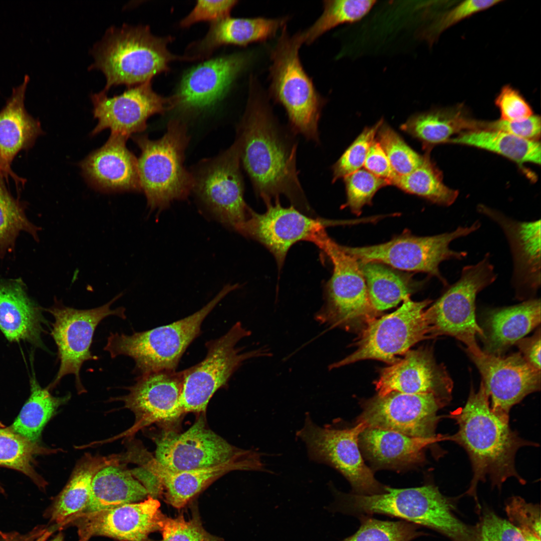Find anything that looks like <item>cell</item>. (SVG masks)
Instances as JSON below:
<instances>
[{
  "label": "cell",
  "instance_id": "obj_1",
  "mask_svg": "<svg viewBox=\"0 0 541 541\" xmlns=\"http://www.w3.org/2000/svg\"><path fill=\"white\" fill-rule=\"evenodd\" d=\"M237 137L240 162L256 195L265 204L283 195L293 206L313 216L298 178L297 144L282 131L255 80Z\"/></svg>",
  "mask_w": 541,
  "mask_h": 541
},
{
  "label": "cell",
  "instance_id": "obj_2",
  "mask_svg": "<svg viewBox=\"0 0 541 541\" xmlns=\"http://www.w3.org/2000/svg\"><path fill=\"white\" fill-rule=\"evenodd\" d=\"M448 417L455 421L458 429L452 435H443V440L455 442L467 453L473 476L466 493L474 497L479 506L477 486L487 478L493 487L498 489L510 477L525 483L515 468L516 453L523 446L538 445L523 439L513 431L509 416L491 410L481 382L477 392L471 389L465 405L451 412Z\"/></svg>",
  "mask_w": 541,
  "mask_h": 541
},
{
  "label": "cell",
  "instance_id": "obj_3",
  "mask_svg": "<svg viewBox=\"0 0 541 541\" xmlns=\"http://www.w3.org/2000/svg\"><path fill=\"white\" fill-rule=\"evenodd\" d=\"M335 501L328 507L358 517L381 514L400 518L437 531L453 541H471L474 529L459 520L453 505L434 485L407 488L386 487V492L371 495L335 490Z\"/></svg>",
  "mask_w": 541,
  "mask_h": 541
},
{
  "label": "cell",
  "instance_id": "obj_4",
  "mask_svg": "<svg viewBox=\"0 0 541 541\" xmlns=\"http://www.w3.org/2000/svg\"><path fill=\"white\" fill-rule=\"evenodd\" d=\"M172 40L153 35L147 26L123 25L108 29L93 49L95 62L90 67L99 69L106 77L102 91L107 93L119 85L128 87L144 83L168 71L174 60H192L172 54L167 48Z\"/></svg>",
  "mask_w": 541,
  "mask_h": 541
},
{
  "label": "cell",
  "instance_id": "obj_5",
  "mask_svg": "<svg viewBox=\"0 0 541 541\" xmlns=\"http://www.w3.org/2000/svg\"><path fill=\"white\" fill-rule=\"evenodd\" d=\"M302 44L300 32L291 36L286 25L282 28L270 53L268 91L285 109L293 132L318 142V123L326 100L303 68L299 52Z\"/></svg>",
  "mask_w": 541,
  "mask_h": 541
},
{
  "label": "cell",
  "instance_id": "obj_6",
  "mask_svg": "<svg viewBox=\"0 0 541 541\" xmlns=\"http://www.w3.org/2000/svg\"><path fill=\"white\" fill-rule=\"evenodd\" d=\"M238 287L226 285L208 304L194 314L170 324L131 335L111 333L104 350L111 358L124 355L135 363L139 376L153 372L175 371L186 349L200 334L205 318L228 293Z\"/></svg>",
  "mask_w": 541,
  "mask_h": 541
},
{
  "label": "cell",
  "instance_id": "obj_7",
  "mask_svg": "<svg viewBox=\"0 0 541 541\" xmlns=\"http://www.w3.org/2000/svg\"><path fill=\"white\" fill-rule=\"evenodd\" d=\"M133 139L141 150L138 170L149 208L161 210L174 200L185 199L193 188L194 178L183 164L189 141L185 125L172 120L158 140L144 135Z\"/></svg>",
  "mask_w": 541,
  "mask_h": 541
},
{
  "label": "cell",
  "instance_id": "obj_8",
  "mask_svg": "<svg viewBox=\"0 0 541 541\" xmlns=\"http://www.w3.org/2000/svg\"><path fill=\"white\" fill-rule=\"evenodd\" d=\"M312 242L327 254L333 266L332 276L325 288L324 304L316 314L315 320L331 328L347 329L359 323L366 325L375 318L377 312L370 303L357 260L328 236L325 229Z\"/></svg>",
  "mask_w": 541,
  "mask_h": 541
},
{
  "label": "cell",
  "instance_id": "obj_9",
  "mask_svg": "<svg viewBox=\"0 0 541 541\" xmlns=\"http://www.w3.org/2000/svg\"><path fill=\"white\" fill-rule=\"evenodd\" d=\"M496 278L488 253L476 264L464 266L458 280L425 310L432 337L452 336L466 346L467 353L479 351L475 337L484 338V333L476 320L475 300Z\"/></svg>",
  "mask_w": 541,
  "mask_h": 541
},
{
  "label": "cell",
  "instance_id": "obj_10",
  "mask_svg": "<svg viewBox=\"0 0 541 541\" xmlns=\"http://www.w3.org/2000/svg\"><path fill=\"white\" fill-rule=\"evenodd\" d=\"M480 226V221L476 220L470 226H459L452 231L433 236H417L405 232L379 244L341 246L358 261H377L396 269L427 273L446 287L448 283L439 271V264L444 260H461L467 254L466 251L451 249L450 243L475 231Z\"/></svg>",
  "mask_w": 541,
  "mask_h": 541
},
{
  "label": "cell",
  "instance_id": "obj_11",
  "mask_svg": "<svg viewBox=\"0 0 541 541\" xmlns=\"http://www.w3.org/2000/svg\"><path fill=\"white\" fill-rule=\"evenodd\" d=\"M432 301L416 302L409 297L398 309L379 319L374 318L365 327L350 355L329 366V370L366 359L392 364L416 343L432 337L425 308Z\"/></svg>",
  "mask_w": 541,
  "mask_h": 541
},
{
  "label": "cell",
  "instance_id": "obj_12",
  "mask_svg": "<svg viewBox=\"0 0 541 541\" xmlns=\"http://www.w3.org/2000/svg\"><path fill=\"white\" fill-rule=\"evenodd\" d=\"M251 332L241 323H236L224 335L206 343L207 354L196 365L183 370V387L179 405L181 413L201 412L213 394L224 387L232 375L245 360L269 356L270 352L260 348L241 353L236 345Z\"/></svg>",
  "mask_w": 541,
  "mask_h": 541
},
{
  "label": "cell",
  "instance_id": "obj_13",
  "mask_svg": "<svg viewBox=\"0 0 541 541\" xmlns=\"http://www.w3.org/2000/svg\"><path fill=\"white\" fill-rule=\"evenodd\" d=\"M366 428L362 422L351 428L320 427L308 415L297 435L305 442L312 460L332 466L346 478L352 486V493L381 494L386 492L387 486L375 479L360 451L359 437Z\"/></svg>",
  "mask_w": 541,
  "mask_h": 541
},
{
  "label": "cell",
  "instance_id": "obj_14",
  "mask_svg": "<svg viewBox=\"0 0 541 541\" xmlns=\"http://www.w3.org/2000/svg\"><path fill=\"white\" fill-rule=\"evenodd\" d=\"M122 295L120 293L107 304L91 309L78 310L59 302L49 310L55 319L51 334L58 348L60 362L51 386H55L65 376L73 374L78 390H84L80 375L82 366L86 361L98 359L90 351L95 330L109 316L126 319L124 308L110 309Z\"/></svg>",
  "mask_w": 541,
  "mask_h": 541
},
{
  "label": "cell",
  "instance_id": "obj_15",
  "mask_svg": "<svg viewBox=\"0 0 541 541\" xmlns=\"http://www.w3.org/2000/svg\"><path fill=\"white\" fill-rule=\"evenodd\" d=\"M432 393L406 394L397 392L377 395L365 401L357 423L366 428L398 432L406 435L434 438L440 416L438 411L447 405Z\"/></svg>",
  "mask_w": 541,
  "mask_h": 541
},
{
  "label": "cell",
  "instance_id": "obj_16",
  "mask_svg": "<svg viewBox=\"0 0 541 541\" xmlns=\"http://www.w3.org/2000/svg\"><path fill=\"white\" fill-rule=\"evenodd\" d=\"M240 162L236 140L224 152L205 161L193 175V189L203 203L218 221L233 229L251 210L243 198Z\"/></svg>",
  "mask_w": 541,
  "mask_h": 541
},
{
  "label": "cell",
  "instance_id": "obj_17",
  "mask_svg": "<svg viewBox=\"0 0 541 541\" xmlns=\"http://www.w3.org/2000/svg\"><path fill=\"white\" fill-rule=\"evenodd\" d=\"M265 204L264 213L259 214L251 209L248 218L234 229L264 245L273 254L280 269L293 244L301 240L311 241L329 223L293 205L283 207L279 198Z\"/></svg>",
  "mask_w": 541,
  "mask_h": 541
},
{
  "label": "cell",
  "instance_id": "obj_18",
  "mask_svg": "<svg viewBox=\"0 0 541 541\" xmlns=\"http://www.w3.org/2000/svg\"><path fill=\"white\" fill-rule=\"evenodd\" d=\"M155 458L173 471L197 469L217 465L244 453L208 429L199 417L181 433L168 431L156 441Z\"/></svg>",
  "mask_w": 541,
  "mask_h": 541
},
{
  "label": "cell",
  "instance_id": "obj_19",
  "mask_svg": "<svg viewBox=\"0 0 541 541\" xmlns=\"http://www.w3.org/2000/svg\"><path fill=\"white\" fill-rule=\"evenodd\" d=\"M91 98L94 117L98 120L92 136L109 128L111 133L128 138L146 128L149 117L174 107L172 97L164 98L153 90L151 80L128 87L118 95L110 97L101 91Z\"/></svg>",
  "mask_w": 541,
  "mask_h": 541
},
{
  "label": "cell",
  "instance_id": "obj_20",
  "mask_svg": "<svg viewBox=\"0 0 541 541\" xmlns=\"http://www.w3.org/2000/svg\"><path fill=\"white\" fill-rule=\"evenodd\" d=\"M468 354L481 375L494 413L509 416L513 406L540 390V371L529 364L520 353L503 357L481 349Z\"/></svg>",
  "mask_w": 541,
  "mask_h": 541
},
{
  "label": "cell",
  "instance_id": "obj_21",
  "mask_svg": "<svg viewBox=\"0 0 541 541\" xmlns=\"http://www.w3.org/2000/svg\"><path fill=\"white\" fill-rule=\"evenodd\" d=\"M157 498L144 500L79 516L67 526L77 528L78 541H89L96 536L119 541H153L150 533L160 530L165 515Z\"/></svg>",
  "mask_w": 541,
  "mask_h": 541
},
{
  "label": "cell",
  "instance_id": "obj_22",
  "mask_svg": "<svg viewBox=\"0 0 541 541\" xmlns=\"http://www.w3.org/2000/svg\"><path fill=\"white\" fill-rule=\"evenodd\" d=\"M374 384L379 396L393 392L432 393L448 403L453 388L445 368L437 364L432 353L425 348L407 351L403 358L383 369Z\"/></svg>",
  "mask_w": 541,
  "mask_h": 541
},
{
  "label": "cell",
  "instance_id": "obj_23",
  "mask_svg": "<svg viewBox=\"0 0 541 541\" xmlns=\"http://www.w3.org/2000/svg\"><path fill=\"white\" fill-rule=\"evenodd\" d=\"M183 371H163L139 376L121 398L135 415L133 429L157 422H171L182 413L179 402L183 387Z\"/></svg>",
  "mask_w": 541,
  "mask_h": 541
},
{
  "label": "cell",
  "instance_id": "obj_24",
  "mask_svg": "<svg viewBox=\"0 0 541 541\" xmlns=\"http://www.w3.org/2000/svg\"><path fill=\"white\" fill-rule=\"evenodd\" d=\"M478 208L499 226L508 240L516 294L535 293L540 286V220L520 221L485 206Z\"/></svg>",
  "mask_w": 541,
  "mask_h": 541
},
{
  "label": "cell",
  "instance_id": "obj_25",
  "mask_svg": "<svg viewBox=\"0 0 541 541\" xmlns=\"http://www.w3.org/2000/svg\"><path fill=\"white\" fill-rule=\"evenodd\" d=\"M244 63V57L235 54L212 59L190 69L172 97L174 106L196 110L214 104L224 96Z\"/></svg>",
  "mask_w": 541,
  "mask_h": 541
},
{
  "label": "cell",
  "instance_id": "obj_26",
  "mask_svg": "<svg viewBox=\"0 0 541 541\" xmlns=\"http://www.w3.org/2000/svg\"><path fill=\"white\" fill-rule=\"evenodd\" d=\"M147 468L158 481L165 501L176 508L184 507L210 482L233 470H265L259 453L246 450L243 454L221 464L206 468L173 471L154 458Z\"/></svg>",
  "mask_w": 541,
  "mask_h": 541
},
{
  "label": "cell",
  "instance_id": "obj_27",
  "mask_svg": "<svg viewBox=\"0 0 541 541\" xmlns=\"http://www.w3.org/2000/svg\"><path fill=\"white\" fill-rule=\"evenodd\" d=\"M128 138L111 133L101 148L80 163L84 176L104 192L141 191L137 159L126 146Z\"/></svg>",
  "mask_w": 541,
  "mask_h": 541
},
{
  "label": "cell",
  "instance_id": "obj_28",
  "mask_svg": "<svg viewBox=\"0 0 541 541\" xmlns=\"http://www.w3.org/2000/svg\"><path fill=\"white\" fill-rule=\"evenodd\" d=\"M30 81L26 75L23 82L12 89L11 96L0 111V172L6 181L13 178L17 186L26 180L12 169L18 153L33 147L43 133L40 122L29 114L25 105V95Z\"/></svg>",
  "mask_w": 541,
  "mask_h": 541
},
{
  "label": "cell",
  "instance_id": "obj_29",
  "mask_svg": "<svg viewBox=\"0 0 541 541\" xmlns=\"http://www.w3.org/2000/svg\"><path fill=\"white\" fill-rule=\"evenodd\" d=\"M440 441H443V435L425 438L374 428H366L359 437V447L366 457L380 467L397 468L421 463L425 458V449Z\"/></svg>",
  "mask_w": 541,
  "mask_h": 541
},
{
  "label": "cell",
  "instance_id": "obj_30",
  "mask_svg": "<svg viewBox=\"0 0 541 541\" xmlns=\"http://www.w3.org/2000/svg\"><path fill=\"white\" fill-rule=\"evenodd\" d=\"M540 323V301L537 299L489 312L485 320L483 338L485 350L483 351L501 355Z\"/></svg>",
  "mask_w": 541,
  "mask_h": 541
},
{
  "label": "cell",
  "instance_id": "obj_31",
  "mask_svg": "<svg viewBox=\"0 0 541 541\" xmlns=\"http://www.w3.org/2000/svg\"><path fill=\"white\" fill-rule=\"evenodd\" d=\"M149 496V492L132 473L116 463L107 465L94 475L88 502L79 513L67 521L125 504L140 502Z\"/></svg>",
  "mask_w": 541,
  "mask_h": 541
},
{
  "label": "cell",
  "instance_id": "obj_32",
  "mask_svg": "<svg viewBox=\"0 0 541 541\" xmlns=\"http://www.w3.org/2000/svg\"><path fill=\"white\" fill-rule=\"evenodd\" d=\"M288 17L269 19L226 18L213 22L205 37L197 45V58L222 45L245 46L274 37L286 25Z\"/></svg>",
  "mask_w": 541,
  "mask_h": 541
},
{
  "label": "cell",
  "instance_id": "obj_33",
  "mask_svg": "<svg viewBox=\"0 0 541 541\" xmlns=\"http://www.w3.org/2000/svg\"><path fill=\"white\" fill-rule=\"evenodd\" d=\"M116 462V459L103 457L84 458L75 469L69 481L46 510L44 516L58 529L63 528L72 517L86 506L90 497L93 478L102 468Z\"/></svg>",
  "mask_w": 541,
  "mask_h": 541
},
{
  "label": "cell",
  "instance_id": "obj_34",
  "mask_svg": "<svg viewBox=\"0 0 541 541\" xmlns=\"http://www.w3.org/2000/svg\"><path fill=\"white\" fill-rule=\"evenodd\" d=\"M37 309L21 280L0 281V329L11 341L36 337L39 333Z\"/></svg>",
  "mask_w": 541,
  "mask_h": 541
},
{
  "label": "cell",
  "instance_id": "obj_35",
  "mask_svg": "<svg viewBox=\"0 0 541 541\" xmlns=\"http://www.w3.org/2000/svg\"><path fill=\"white\" fill-rule=\"evenodd\" d=\"M479 122L469 118L461 110L435 109L412 115L400 129L429 149L446 143L457 133L478 130Z\"/></svg>",
  "mask_w": 541,
  "mask_h": 541
},
{
  "label": "cell",
  "instance_id": "obj_36",
  "mask_svg": "<svg viewBox=\"0 0 541 541\" xmlns=\"http://www.w3.org/2000/svg\"><path fill=\"white\" fill-rule=\"evenodd\" d=\"M357 261L370 303L376 312L395 307L413 291L414 285L408 276L381 262Z\"/></svg>",
  "mask_w": 541,
  "mask_h": 541
},
{
  "label": "cell",
  "instance_id": "obj_37",
  "mask_svg": "<svg viewBox=\"0 0 541 541\" xmlns=\"http://www.w3.org/2000/svg\"><path fill=\"white\" fill-rule=\"evenodd\" d=\"M446 143L465 145L486 150L504 156L516 163H540V145L496 130H476L464 132Z\"/></svg>",
  "mask_w": 541,
  "mask_h": 541
},
{
  "label": "cell",
  "instance_id": "obj_38",
  "mask_svg": "<svg viewBox=\"0 0 541 541\" xmlns=\"http://www.w3.org/2000/svg\"><path fill=\"white\" fill-rule=\"evenodd\" d=\"M424 156L420 166L409 174L398 175L392 185L432 203L443 206L451 205L458 196V191L444 184L441 173L430 160L428 152Z\"/></svg>",
  "mask_w": 541,
  "mask_h": 541
},
{
  "label": "cell",
  "instance_id": "obj_39",
  "mask_svg": "<svg viewBox=\"0 0 541 541\" xmlns=\"http://www.w3.org/2000/svg\"><path fill=\"white\" fill-rule=\"evenodd\" d=\"M53 396L47 389L32 381L31 395L13 423L11 429L30 441L36 443L41 432L58 407L70 398Z\"/></svg>",
  "mask_w": 541,
  "mask_h": 541
},
{
  "label": "cell",
  "instance_id": "obj_40",
  "mask_svg": "<svg viewBox=\"0 0 541 541\" xmlns=\"http://www.w3.org/2000/svg\"><path fill=\"white\" fill-rule=\"evenodd\" d=\"M376 3L370 0H329L323 2V11L308 29L301 32L303 44L310 45L322 35L344 24L358 22Z\"/></svg>",
  "mask_w": 541,
  "mask_h": 541
},
{
  "label": "cell",
  "instance_id": "obj_41",
  "mask_svg": "<svg viewBox=\"0 0 541 541\" xmlns=\"http://www.w3.org/2000/svg\"><path fill=\"white\" fill-rule=\"evenodd\" d=\"M5 181L0 172L1 256L12 250L20 232H27L38 240V231L40 230L27 218L23 205L11 194Z\"/></svg>",
  "mask_w": 541,
  "mask_h": 541
},
{
  "label": "cell",
  "instance_id": "obj_42",
  "mask_svg": "<svg viewBox=\"0 0 541 541\" xmlns=\"http://www.w3.org/2000/svg\"><path fill=\"white\" fill-rule=\"evenodd\" d=\"M41 449L11 429L0 428V466L14 469L30 477L40 487L45 484L32 466L34 456Z\"/></svg>",
  "mask_w": 541,
  "mask_h": 541
},
{
  "label": "cell",
  "instance_id": "obj_43",
  "mask_svg": "<svg viewBox=\"0 0 541 541\" xmlns=\"http://www.w3.org/2000/svg\"><path fill=\"white\" fill-rule=\"evenodd\" d=\"M358 518L357 531L341 541H411L425 535L418 530L420 526L403 520H380L367 515Z\"/></svg>",
  "mask_w": 541,
  "mask_h": 541
},
{
  "label": "cell",
  "instance_id": "obj_44",
  "mask_svg": "<svg viewBox=\"0 0 541 541\" xmlns=\"http://www.w3.org/2000/svg\"><path fill=\"white\" fill-rule=\"evenodd\" d=\"M379 142L392 167L399 175H404L420 166L424 160L411 148L392 128L384 121L376 133Z\"/></svg>",
  "mask_w": 541,
  "mask_h": 541
},
{
  "label": "cell",
  "instance_id": "obj_45",
  "mask_svg": "<svg viewBox=\"0 0 541 541\" xmlns=\"http://www.w3.org/2000/svg\"><path fill=\"white\" fill-rule=\"evenodd\" d=\"M347 200L345 207L360 215L363 207L372 204L375 193L381 188L390 185L386 180L380 178L365 168L349 174L344 178Z\"/></svg>",
  "mask_w": 541,
  "mask_h": 541
},
{
  "label": "cell",
  "instance_id": "obj_46",
  "mask_svg": "<svg viewBox=\"0 0 541 541\" xmlns=\"http://www.w3.org/2000/svg\"><path fill=\"white\" fill-rule=\"evenodd\" d=\"M383 121L382 118L374 125L365 128L332 166L333 182L363 166L369 147Z\"/></svg>",
  "mask_w": 541,
  "mask_h": 541
},
{
  "label": "cell",
  "instance_id": "obj_47",
  "mask_svg": "<svg viewBox=\"0 0 541 541\" xmlns=\"http://www.w3.org/2000/svg\"><path fill=\"white\" fill-rule=\"evenodd\" d=\"M505 510L508 521L519 531L524 541H541L539 506L515 496L509 499Z\"/></svg>",
  "mask_w": 541,
  "mask_h": 541
},
{
  "label": "cell",
  "instance_id": "obj_48",
  "mask_svg": "<svg viewBox=\"0 0 541 541\" xmlns=\"http://www.w3.org/2000/svg\"><path fill=\"white\" fill-rule=\"evenodd\" d=\"M160 531V541H223L208 532L196 514L187 520L182 515L176 518L165 516Z\"/></svg>",
  "mask_w": 541,
  "mask_h": 541
},
{
  "label": "cell",
  "instance_id": "obj_49",
  "mask_svg": "<svg viewBox=\"0 0 541 541\" xmlns=\"http://www.w3.org/2000/svg\"><path fill=\"white\" fill-rule=\"evenodd\" d=\"M471 541H524L519 531L508 520L492 512L483 513L474 528Z\"/></svg>",
  "mask_w": 541,
  "mask_h": 541
},
{
  "label": "cell",
  "instance_id": "obj_50",
  "mask_svg": "<svg viewBox=\"0 0 541 541\" xmlns=\"http://www.w3.org/2000/svg\"><path fill=\"white\" fill-rule=\"evenodd\" d=\"M499 2L500 1L498 0L463 1L436 20L431 27L428 28L427 32L425 33V36L428 38L429 36L432 37V36L439 35L442 32L461 20Z\"/></svg>",
  "mask_w": 541,
  "mask_h": 541
},
{
  "label": "cell",
  "instance_id": "obj_51",
  "mask_svg": "<svg viewBox=\"0 0 541 541\" xmlns=\"http://www.w3.org/2000/svg\"><path fill=\"white\" fill-rule=\"evenodd\" d=\"M499 109L500 120L514 121L526 119L532 115L531 108L516 90L509 85L503 87L495 99Z\"/></svg>",
  "mask_w": 541,
  "mask_h": 541
},
{
  "label": "cell",
  "instance_id": "obj_52",
  "mask_svg": "<svg viewBox=\"0 0 541 541\" xmlns=\"http://www.w3.org/2000/svg\"><path fill=\"white\" fill-rule=\"evenodd\" d=\"M237 1H198L192 11L180 22L182 27H188L201 21L213 22L229 17Z\"/></svg>",
  "mask_w": 541,
  "mask_h": 541
},
{
  "label": "cell",
  "instance_id": "obj_53",
  "mask_svg": "<svg viewBox=\"0 0 541 541\" xmlns=\"http://www.w3.org/2000/svg\"><path fill=\"white\" fill-rule=\"evenodd\" d=\"M496 130L508 133L523 139L536 141L540 135V118L532 115L518 121H506L500 119L481 121V130Z\"/></svg>",
  "mask_w": 541,
  "mask_h": 541
},
{
  "label": "cell",
  "instance_id": "obj_54",
  "mask_svg": "<svg viewBox=\"0 0 541 541\" xmlns=\"http://www.w3.org/2000/svg\"><path fill=\"white\" fill-rule=\"evenodd\" d=\"M363 166L373 174L387 180L390 185L398 175L376 138L369 147Z\"/></svg>",
  "mask_w": 541,
  "mask_h": 541
},
{
  "label": "cell",
  "instance_id": "obj_55",
  "mask_svg": "<svg viewBox=\"0 0 541 541\" xmlns=\"http://www.w3.org/2000/svg\"><path fill=\"white\" fill-rule=\"evenodd\" d=\"M520 353L531 366L540 371V329L531 337L522 338L516 343Z\"/></svg>",
  "mask_w": 541,
  "mask_h": 541
},
{
  "label": "cell",
  "instance_id": "obj_56",
  "mask_svg": "<svg viewBox=\"0 0 541 541\" xmlns=\"http://www.w3.org/2000/svg\"><path fill=\"white\" fill-rule=\"evenodd\" d=\"M58 529L56 525H39L27 533L0 531V541H46Z\"/></svg>",
  "mask_w": 541,
  "mask_h": 541
},
{
  "label": "cell",
  "instance_id": "obj_57",
  "mask_svg": "<svg viewBox=\"0 0 541 541\" xmlns=\"http://www.w3.org/2000/svg\"><path fill=\"white\" fill-rule=\"evenodd\" d=\"M49 541H64V535L62 532H59L53 539Z\"/></svg>",
  "mask_w": 541,
  "mask_h": 541
},
{
  "label": "cell",
  "instance_id": "obj_58",
  "mask_svg": "<svg viewBox=\"0 0 541 541\" xmlns=\"http://www.w3.org/2000/svg\"><path fill=\"white\" fill-rule=\"evenodd\" d=\"M2 427H4V426L1 423H0V428Z\"/></svg>",
  "mask_w": 541,
  "mask_h": 541
},
{
  "label": "cell",
  "instance_id": "obj_59",
  "mask_svg": "<svg viewBox=\"0 0 541 541\" xmlns=\"http://www.w3.org/2000/svg\"><path fill=\"white\" fill-rule=\"evenodd\" d=\"M3 488L1 487V486L0 485V492H3Z\"/></svg>",
  "mask_w": 541,
  "mask_h": 541
}]
</instances>
